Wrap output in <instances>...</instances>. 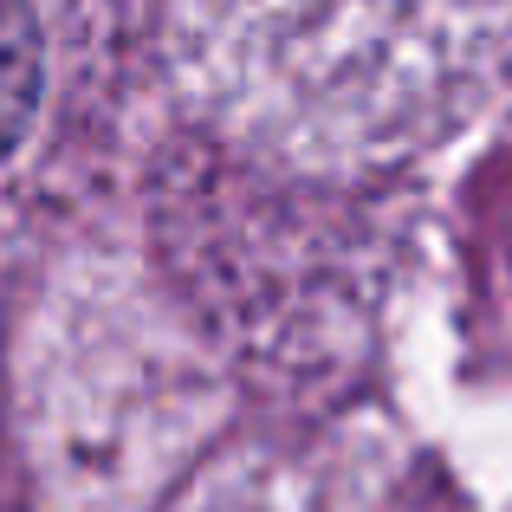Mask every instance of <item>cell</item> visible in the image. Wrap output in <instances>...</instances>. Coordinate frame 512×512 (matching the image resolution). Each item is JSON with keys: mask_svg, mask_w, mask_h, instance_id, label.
<instances>
[{"mask_svg": "<svg viewBox=\"0 0 512 512\" xmlns=\"http://www.w3.org/2000/svg\"><path fill=\"white\" fill-rule=\"evenodd\" d=\"M39 78H46V52H39V20L26 0H0V156L20 150L39 111Z\"/></svg>", "mask_w": 512, "mask_h": 512, "instance_id": "6da1fadb", "label": "cell"}]
</instances>
